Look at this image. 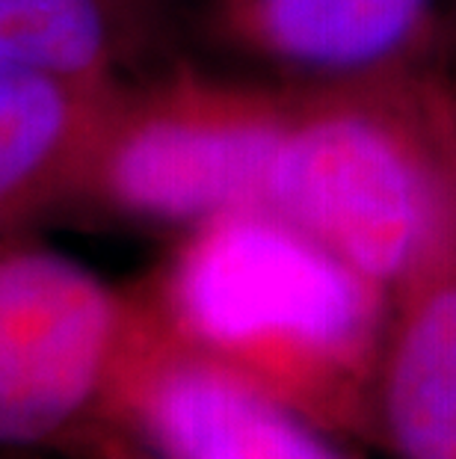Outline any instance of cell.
Masks as SVG:
<instances>
[{
    "instance_id": "6da1fadb",
    "label": "cell",
    "mask_w": 456,
    "mask_h": 459,
    "mask_svg": "<svg viewBox=\"0 0 456 459\" xmlns=\"http://www.w3.org/2000/svg\"><path fill=\"white\" fill-rule=\"evenodd\" d=\"M167 335L326 436L380 445L391 290L270 208L184 229L133 288Z\"/></svg>"
},
{
    "instance_id": "7a4b0ae2",
    "label": "cell",
    "mask_w": 456,
    "mask_h": 459,
    "mask_svg": "<svg viewBox=\"0 0 456 459\" xmlns=\"http://www.w3.org/2000/svg\"><path fill=\"white\" fill-rule=\"evenodd\" d=\"M453 202L448 74L290 83L261 208L391 290Z\"/></svg>"
},
{
    "instance_id": "3957f363",
    "label": "cell",
    "mask_w": 456,
    "mask_h": 459,
    "mask_svg": "<svg viewBox=\"0 0 456 459\" xmlns=\"http://www.w3.org/2000/svg\"><path fill=\"white\" fill-rule=\"evenodd\" d=\"M288 110L290 83L231 81L196 68L125 83L81 204L178 229L264 204Z\"/></svg>"
},
{
    "instance_id": "277c9868",
    "label": "cell",
    "mask_w": 456,
    "mask_h": 459,
    "mask_svg": "<svg viewBox=\"0 0 456 459\" xmlns=\"http://www.w3.org/2000/svg\"><path fill=\"white\" fill-rule=\"evenodd\" d=\"M131 294L24 234L0 238V447L95 429Z\"/></svg>"
},
{
    "instance_id": "5b68a950",
    "label": "cell",
    "mask_w": 456,
    "mask_h": 459,
    "mask_svg": "<svg viewBox=\"0 0 456 459\" xmlns=\"http://www.w3.org/2000/svg\"><path fill=\"white\" fill-rule=\"evenodd\" d=\"M119 359L99 406V429L137 438L160 459H353L244 379L187 353L137 290Z\"/></svg>"
},
{
    "instance_id": "8992f818",
    "label": "cell",
    "mask_w": 456,
    "mask_h": 459,
    "mask_svg": "<svg viewBox=\"0 0 456 459\" xmlns=\"http://www.w3.org/2000/svg\"><path fill=\"white\" fill-rule=\"evenodd\" d=\"M213 36L288 83L448 74L456 0H213Z\"/></svg>"
},
{
    "instance_id": "52a82bcc",
    "label": "cell",
    "mask_w": 456,
    "mask_h": 459,
    "mask_svg": "<svg viewBox=\"0 0 456 459\" xmlns=\"http://www.w3.org/2000/svg\"><path fill=\"white\" fill-rule=\"evenodd\" d=\"M376 418L397 459H456V202L391 285Z\"/></svg>"
},
{
    "instance_id": "ba28073f",
    "label": "cell",
    "mask_w": 456,
    "mask_h": 459,
    "mask_svg": "<svg viewBox=\"0 0 456 459\" xmlns=\"http://www.w3.org/2000/svg\"><path fill=\"white\" fill-rule=\"evenodd\" d=\"M122 86L0 60V238L83 202Z\"/></svg>"
},
{
    "instance_id": "9c48e42d",
    "label": "cell",
    "mask_w": 456,
    "mask_h": 459,
    "mask_svg": "<svg viewBox=\"0 0 456 459\" xmlns=\"http://www.w3.org/2000/svg\"><path fill=\"white\" fill-rule=\"evenodd\" d=\"M154 0H0V60L122 86Z\"/></svg>"
},
{
    "instance_id": "30bf717a",
    "label": "cell",
    "mask_w": 456,
    "mask_h": 459,
    "mask_svg": "<svg viewBox=\"0 0 456 459\" xmlns=\"http://www.w3.org/2000/svg\"><path fill=\"white\" fill-rule=\"evenodd\" d=\"M99 454H101L99 459H133V456H128V451H125L119 433L99 438Z\"/></svg>"
},
{
    "instance_id": "8fae6325",
    "label": "cell",
    "mask_w": 456,
    "mask_h": 459,
    "mask_svg": "<svg viewBox=\"0 0 456 459\" xmlns=\"http://www.w3.org/2000/svg\"><path fill=\"white\" fill-rule=\"evenodd\" d=\"M448 110H451V131H453V145H456V63L448 72Z\"/></svg>"
}]
</instances>
